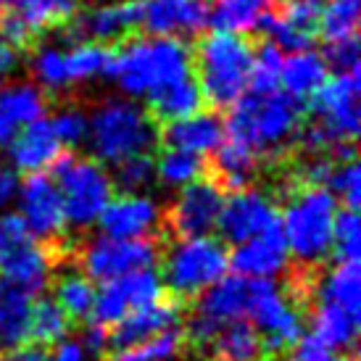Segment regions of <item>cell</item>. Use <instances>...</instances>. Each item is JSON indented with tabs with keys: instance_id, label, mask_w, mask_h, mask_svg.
<instances>
[{
	"instance_id": "52a82bcc",
	"label": "cell",
	"mask_w": 361,
	"mask_h": 361,
	"mask_svg": "<svg viewBox=\"0 0 361 361\" xmlns=\"http://www.w3.org/2000/svg\"><path fill=\"white\" fill-rule=\"evenodd\" d=\"M159 267L164 271L161 285L190 309L195 298L230 269V251L219 238L164 243Z\"/></svg>"
},
{
	"instance_id": "7402d4cb",
	"label": "cell",
	"mask_w": 361,
	"mask_h": 361,
	"mask_svg": "<svg viewBox=\"0 0 361 361\" xmlns=\"http://www.w3.org/2000/svg\"><path fill=\"white\" fill-rule=\"evenodd\" d=\"M48 288L53 290V301L59 303L66 319L71 322L74 330H82L92 317V306L98 298L95 282L90 277H85L74 264H61L51 271Z\"/></svg>"
},
{
	"instance_id": "c3c4849f",
	"label": "cell",
	"mask_w": 361,
	"mask_h": 361,
	"mask_svg": "<svg viewBox=\"0 0 361 361\" xmlns=\"http://www.w3.org/2000/svg\"><path fill=\"white\" fill-rule=\"evenodd\" d=\"M19 192V180L11 169H0V211L6 209Z\"/></svg>"
},
{
	"instance_id": "6da1fadb",
	"label": "cell",
	"mask_w": 361,
	"mask_h": 361,
	"mask_svg": "<svg viewBox=\"0 0 361 361\" xmlns=\"http://www.w3.org/2000/svg\"><path fill=\"white\" fill-rule=\"evenodd\" d=\"M303 103L288 92H245L232 106L224 137L243 142L259 159H277L298 140Z\"/></svg>"
},
{
	"instance_id": "816d5d0a",
	"label": "cell",
	"mask_w": 361,
	"mask_h": 361,
	"mask_svg": "<svg viewBox=\"0 0 361 361\" xmlns=\"http://www.w3.org/2000/svg\"><path fill=\"white\" fill-rule=\"evenodd\" d=\"M8 3H11V0H0V11H6V8H8Z\"/></svg>"
},
{
	"instance_id": "30bf717a",
	"label": "cell",
	"mask_w": 361,
	"mask_h": 361,
	"mask_svg": "<svg viewBox=\"0 0 361 361\" xmlns=\"http://www.w3.org/2000/svg\"><path fill=\"white\" fill-rule=\"evenodd\" d=\"M221 206H224V190L211 177H201L180 188V195L164 211L161 221L164 243L209 238V232H214L219 224Z\"/></svg>"
},
{
	"instance_id": "277c9868",
	"label": "cell",
	"mask_w": 361,
	"mask_h": 361,
	"mask_svg": "<svg viewBox=\"0 0 361 361\" xmlns=\"http://www.w3.org/2000/svg\"><path fill=\"white\" fill-rule=\"evenodd\" d=\"M253 45L245 35L211 32L192 53V71L201 85L203 103L232 109L251 85Z\"/></svg>"
},
{
	"instance_id": "ac0fdd59",
	"label": "cell",
	"mask_w": 361,
	"mask_h": 361,
	"mask_svg": "<svg viewBox=\"0 0 361 361\" xmlns=\"http://www.w3.org/2000/svg\"><path fill=\"white\" fill-rule=\"evenodd\" d=\"M135 27H140V3L137 0H114L82 11L74 19V35L87 42H106L127 37Z\"/></svg>"
},
{
	"instance_id": "1f68e13d",
	"label": "cell",
	"mask_w": 361,
	"mask_h": 361,
	"mask_svg": "<svg viewBox=\"0 0 361 361\" xmlns=\"http://www.w3.org/2000/svg\"><path fill=\"white\" fill-rule=\"evenodd\" d=\"M32 301L35 298L27 293H11L0 298V353L27 345Z\"/></svg>"
},
{
	"instance_id": "e0dca14e",
	"label": "cell",
	"mask_w": 361,
	"mask_h": 361,
	"mask_svg": "<svg viewBox=\"0 0 361 361\" xmlns=\"http://www.w3.org/2000/svg\"><path fill=\"white\" fill-rule=\"evenodd\" d=\"M288 267V240L282 232V219L271 227L251 238V240L235 245L230 253V269L238 277H267L280 274Z\"/></svg>"
},
{
	"instance_id": "3957f363",
	"label": "cell",
	"mask_w": 361,
	"mask_h": 361,
	"mask_svg": "<svg viewBox=\"0 0 361 361\" xmlns=\"http://www.w3.org/2000/svg\"><path fill=\"white\" fill-rule=\"evenodd\" d=\"M87 142L95 161L119 166L121 161L135 156H151L159 142V127L132 98H109L87 116Z\"/></svg>"
},
{
	"instance_id": "44dd1931",
	"label": "cell",
	"mask_w": 361,
	"mask_h": 361,
	"mask_svg": "<svg viewBox=\"0 0 361 361\" xmlns=\"http://www.w3.org/2000/svg\"><path fill=\"white\" fill-rule=\"evenodd\" d=\"M8 156L11 164L24 174H45L63 156V145L53 132L51 119L42 116L11 140Z\"/></svg>"
},
{
	"instance_id": "9a60e30c",
	"label": "cell",
	"mask_w": 361,
	"mask_h": 361,
	"mask_svg": "<svg viewBox=\"0 0 361 361\" xmlns=\"http://www.w3.org/2000/svg\"><path fill=\"white\" fill-rule=\"evenodd\" d=\"M140 27L151 37H195L209 24L206 0H137Z\"/></svg>"
},
{
	"instance_id": "db71d44e",
	"label": "cell",
	"mask_w": 361,
	"mask_h": 361,
	"mask_svg": "<svg viewBox=\"0 0 361 361\" xmlns=\"http://www.w3.org/2000/svg\"><path fill=\"white\" fill-rule=\"evenodd\" d=\"M180 361H190V359H180Z\"/></svg>"
},
{
	"instance_id": "d6a6232c",
	"label": "cell",
	"mask_w": 361,
	"mask_h": 361,
	"mask_svg": "<svg viewBox=\"0 0 361 361\" xmlns=\"http://www.w3.org/2000/svg\"><path fill=\"white\" fill-rule=\"evenodd\" d=\"M11 11L30 30V35H35L71 21L77 0H11Z\"/></svg>"
},
{
	"instance_id": "74e56055",
	"label": "cell",
	"mask_w": 361,
	"mask_h": 361,
	"mask_svg": "<svg viewBox=\"0 0 361 361\" xmlns=\"http://www.w3.org/2000/svg\"><path fill=\"white\" fill-rule=\"evenodd\" d=\"M32 74H35V85L42 92L66 90L69 80H66V69H63V48L42 45L40 51L32 56Z\"/></svg>"
},
{
	"instance_id": "d6986e66",
	"label": "cell",
	"mask_w": 361,
	"mask_h": 361,
	"mask_svg": "<svg viewBox=\"0 0 361 361\" xmlns=\"http://www.w3.org/2000/svg\"><path fill=\"white\" fill-rule=\"evenodd\" d=\"M45 92L35 82H6L0 85V148L30 124L45 116Z\"/></svg>"
},
{
	"instance_id": "8992f818",
	"label": "cell",
	"mask_w": 361,
	"mask_h": 361,
	"mask_svg": "<svg viewBox=\"0 0 361 361\" xmlns=\"http://www.w3.org/2000/svg\"><path fill=\"white\" fill-rule=\"evenodd\" d=\"M359 74H335L311 95L314 116L306 130L298 132L301 145L311 153H327L335 145L356 142L359 137Z\"/></svg>"
},
{
	"instance_id": "2e32d148",
	"label": "cell",
	"mask_w": 361,
	"mask_h": 361,
	"mask_svg": "<svg viewBox=\"0 0 361 361\" xmlns=\"http://www.w3.org/2000/svg\"><path fill=\"white\" fill-rule=\"evenodd\" d=\"M319 11L322 0H288L280 11H271L261 30L282 53L311 51L319 35Z\"/></svg>"
},
{
	"instance_id": "e575fe53",
	"label": "cell",
	"mask_w": 361,
	"mask_h": 361,
	"mask_svg": "<svg viewBox=\"0 0 361 361\" xmlns=\"http://www.w3.org/2000/svg\"><path fill=\"white\" fill-rule=\"evenodd\" d=\"M361 0H324L319 11V35L327 42L356 37Z\"/></svg>"
},
{
	"instance_id": "bcb514c9",
	"label": "cell",
	"mask_w": 361,
	"mask_h": 361,
	"mask_svg": "<svg viewBox=\"0 0 361 361\" xmlns=\"http://www.w3.org/2000/svg\"><path fill=\"white\" fill-rule=\"evenodd\" d=\"M19 66V48H13L3 35H0V82L11 77Z\"/></svg>"
},
{
	"instance_id": "f5cc1de1",
	"label": "cell",
	"mask_w": 361,
	"mask_h": 361,
	"mask_svg": "<svg viewBox=\"0 0 361 361\" xmlns=\"http://www.w3.org/2000/svg\"><path fill=\"white\" fill-rule=\"evenodd\" d=\"M267 361H285V359H267Z\"/></svg>"
},
{
	"instance_id": "cb8c5ba5",
	"label": "cell",
	"mask_w": 361,
	"mask_h": 361,
	"mask_svg": "<svg viewBox=\"0 0 361 361\" xmlns=\"http://www.w3.org/2000/svg\"><path fill=\"white\" fill-rule=\"evenodd\" d=\"M306 322L311 324V332L327 343L335 353H341V356L359 353L356 351L359 317H351L345 309L330 301H314L306 314Z\"/></svg>"
},
{
	"instance_id": "60d3db41",
	"label": "cell",
	"mask_w": 361,
	"mask_h": 361,
	"mask_svg": "<svg viewBox=\"0 0 361 361\" xmlns=\"http://www.w3.org/2000/svg\"><path fill=\"white\" fill-rule=\"evenodd\" d=\"M332 195L341 198V203H345L348 211H356L361 203V177H359V164L348 161V164H335V169L330 174Z\"/></svg>"
},
{
	"instance_id": "d4e9b609",
	"label": "cell",
	"mask_w": 361,
	"mask_h": 361,
	"mask_svg": "<svg viewBox=\"0 0 361 361\" xmlns=\"http://www.w3.org/2000/svg\"><path fill=\"white\" fill-rule=\"evenodd\" d=\"M214 153H216V159H214V174L216 177H211V180L216 182L221 190L238 192L251 188V182L256 180L261 164V159L251 148H245L238 140L224 137V142Z\"/></svg>"
},
{
	"instance_id": "ba28073f",
	"label": "cell",
	"mask_w": 361,
	"mask_h": 361,
	"mask_svg": "<svg viewBox=\"0 0 361 361\" xmlns=\"http://www.w3.org/2000/svg\"><path fill=\"white\" fill-rule=\"evenodd\" d=\"M53 180L63 201L66 224L74 230L92 227L114 198V180L106 166L95 159H80L66 153L53 164Z\"/></svg>"
},
{
	"instance_id": "f1b7e54d",
	"label": "cell",
	"mask_w": 361,
	"mask_h": 361,
	"mask_svg": "<svg viewBox=\"0 0 361 361\" xmlns=\"http://www.w3.org/2000/svg\"><path fill=\"white\" fill-rule=\"evenodd\" d=\"M327 71L330 69H327V63H324V59H322L319 53L314 51L290 53L288 59L282 61L280 85L295 101H303V98H311L327 82Z\"/></svg>"
},
{
	"instance_id": "ffe728a7",
	"label": "cell",
	"mask_w": 361,
	"mask_h": 361,
	"mask_svg": "<svg viewBox=\"0 0 361 361\" xmlns=\"http://www.w3.org/2000/svg\"><path fill=\"white\" fill-rule=\"evenodd\" d=\"M253 293H256V277H221L219 282H214L211 288L195 298L190 309L209 317V319L227 324V322L243 319L248 317L253 303Z\"/></svg>"
},
{
	"instance_id": "681fc988",
	"label": "cell",
	"mask_w": 361,
	"mask_h": 361,
	"mask_svg": "<svg viewBox=\"0 0 361 361\" xmlns=\"http://www.w3.org/2000/svg\"><path fill=\"white\" fill-rule=\"evenodd\" d=\"M48 359H51V361H82L80 341H71V338H66L63 343H59V345H56V351H53Z\"/></svg>"
},
{
	"instance_id": "d590c367",
	"label": "cell",
	"mask_w": 361,
	"mask_h": 361,
	"mask_svg": "<svg viewBox=\"0 0 361 361\" xmlns=\"http://www.w3.org/2000/svg\"><path fill=\"white\" fill-rule=\"evenodd\" d=\"M203 174H206V161L195 153L166 148L161 153V159L156 161V177L166 188H185L190 182L201 180Z\"/></svg>"
},
{
	"instance_id": "83f0119b",
	"label": "cell",
	"mask_w": 361,
	"mask_h": 361,
	"mask_svg": "<svg viewBox=\"0 0 361 361\" xmlns=\"http://www.w3.org/2000/svg\"><path fill=\"white\" fill-rule=\"evenodd\" d=\"M274 0H214L209 6V24L216 32L245 35L264 27Z\"/></svg>"
},
{
	"instance_id": "7bdbcfd3",
	"label": "cell",
	"mask_w": 361,
	"mask_h": 361,
	"mask_svg": "<svg viewBox=\"0 0 361 361\" xmlns=\"http://www.w3.org/2000/svg\"><path fill=\"white\" fill-rule=\"evenodd\" d=\"M322 59L335 74H359V40L348 37V40L327 42V51Z\"/></svg>"
},
{
	"instance_id": "b9f144b4",
	"label": "cell",
	"mask_w": 361,
	"mask_h": 361,
	"mask_svg": "<svg viewBox=\"0 0 361 361\" xmlns=\"http://www.w3.org/2000/svg\"><path fill=\"white\" fill-rule=\"evenodd\" d=\"M51 124L63 148H74L87 140V114L82 109L66 106V109L56 111L51 116Z\"/></svg>"
},
{
	"instance_id": "484cf974",
	"label": "cell",
	"mask_w": 361,
	"mask_h": 361,
	"mask_svg": "<svg viewBox=\"0 0 361 361\" xmlns=\"http://www.w3.org/2000/svg\"><path fill=\"white\" fill-rule=\"evenodd\" d=\"M203 361H267L264 343L251 319L227 322Z\"/></svg>"
},
{
	"instance_id": "8fae6325",
	"label": "cell",
	"mask_w": 361,
	"mask_h": 361,
	"mask_svg": "<svg viewBox=\"0 0 361 361\" xmlns=\"http://www.w3.org/2000/svg\"><path fill=\"white\" fill-rule=\"evenodd\" d=\"M19 216L24 219L27 230L40 245H59L71 248L66 243V214L61 201L59 185L48 174H30L24 185H19Z\"/></svg>"
},
{
	"instance_id": "603a6c76",
	"label": "cell",
	"mask_w": 361,
	"mask_h": 361,
	"mask_svg": "<svg viewBox=\"0 0 361 361\" xmlns=\"http://www.w3.org/2000/svg\"><path fill=\"white\" fill-rule=\"evenodd\" d=\"M161 137L166 142V148L195 153V156L203 159L206 153H214L224 142V121L216 114L198 111V114H192L188 119L166 124V130H164Z\"/></svg>"
},
{
	"instance_id": "f546056e",
	"label": "cell",
	"mask_w": 361,
	"mask_h": 361,
	"mask_svg": "<svg viewBox=\"0 0 361 361\" xmlns=\"http://www.w3.org/2000/svg\"><path fill=\"white\" fill-rule=\"evenodd\" d=\"M71 322L66 319V314L59 303L40 295L32 301V317H30V345H37L42 351L53 353L56 345L63 343L71 335Z\"/></svg>"
},
{
	"instance_id": "5bb4252c",
	"label": "cell",
	"mask_w": 361,
	"mask_h": 361,
	"mask_svg": "<svg viewBox=\"0 0 361 361\" xmlns=\"http://www.w3.org/2000/svg\"><path fill=\"white\" fill-rule=\"evenodd\" d=\"M161 221L164 211L159 209V203L140 192H124L119 198H111L98 216L103 235L116 240L161 238Z\"/></svg>"
},
{
	"instance_id": "7a4b0ae2",
	"label": "cell",
	"mask_w": 361,
	"mask_h": 361,
	"mask_svg": "<svg viewBox=\"0 0 361 361\" xmlns=\"http://www.w3.org/2000/svg\"><path fill=\"white\" fill-rule=\"evenodd\" d=\"M192 71V48L177 37H132L111 59L109 77L127 98H148Z\"/></svg>"
},
{
	"instance_id": "f6af8a7d",
	"label": "cell",
	"mask_w": 361,
	"mask_h": 361,
	"mask_svg": "<svg viewBox=\"0 0 361 361\" xmlns=\"http://www.w3.org/2000/svg\"><path fill=\"white\" fill-rule=\"evenodd\" d=\"M30 240H35V238L30 235L19 214H3L0 216V256H6V253H11L13 248H19Z\"/></svg>"
},
{
	"instance_id": "f35d334b",
	"label": "cell",
	"mask_w": 361,
	"mask_h": 361,
	"mask_svg": "<svg viewBox=\"0 0 361 361\" xmlns=\"http://www.w3.org/2000/svg\"><path fill=\"white\" fill-rule=\"evenodd\" d=\"M332 251L335 261H359L361 245H359V216L356 211L343 209L335 216V227H332Z\"/></svg>"
},
{
	"instance_id": "7c38bea8",
	"label": "cell",
	"mask_w": 361,
	"mask_h": 361,
	"mask_svg": "<svg viewBox=\"0 0 361 361\" xmlns=\"http://www.w3.org/2000/svg\"><path fill=\"white\" fill-rule=\"evenodd\" d=\"M185 311H188V306H185L180 298H174V295L161 285V295L156 298V303L130 311L124 319L116 322L114 327L106 330V353L124 351V348H132V345H137V343L148 341L153 335H159V332L180 327ZM106 353H103V356H106Z\"/></svg>"
},
{
	"instance_id": "f907efd6",
	"label": "cell",
	"mask_w": 361,
	"mask_h": 361,
	"mask_svg": "<svg viewBox=\"0 0 361 361\" xmlns=\"http://www.w3.org/2000/svg\"><path fill=\"white\" fill-rule=\"evenodd\" d=\"M341 361H359V353H353V356H343Z\"/></svg>"
},
{
	"instance_id": "7dc6e473",
	"label": "cell",
	"mask_w": 361,
	"mask_h": 361,
	"mask_svg": "<svg viewBox=\"0 0 361 361\" xmlns=\"http://www.w3.org/2000/svg\"><path fill=\"white\" fill-rule=\"evenodd\" d=\"M51 356L48 351H42L37 345H21V348H13V351L0 353V361H45Z\"/></svg>"
},
{
	"instance_id": "ee69618b",
	"label": "cell",
	"mask_w": 361,
	"mask_h": 361,
	"mask_svg": "<svg viewBox=\"0 0 361 361\" xmlns=\"http://www.w3.org/2000/svg\"><path fill=\"white\" fill-rule=\"evenodd\" d=\"M341 359H343L341 353L332 351L330 345L322 341V338H317L314 332H303L301 341L288 351V359L285 361H341Z\"/></svg>"
},
{
	"instance_id": "4dcf8cb0",
	"label": "cell",
	"mask_w": 361,
	"mask_h": 361,
	"mask_svg": "<svg viewBox=\"0 0 361 361\" xmlns=\"http://www.w3.org/2000/svg\"><path fill=\"white\" fill-rule=\"evenodd\" d=\"M111 59H114V51L109 45H101V42L80 40L71 48H63V69H66L69 87L109 77Z\"/></svg>"
},
{
	"instance_id": "836d02e7",
	"label": "cell",
	"mask_w": 361,
	"mask_h": 361,
	"mask_svg": "<svg viewBox=\"0 0 361 361\" xmlns=\"http://www.w3.org/2000/svg\"><path fill=\"white\" fill-rule=\"evenodd\" d=\"M180 356H188L182 324L180 327L159 332V335H153V338L137 343V345H132V348H124V351H116V353H106L101 361H166V359H180Z\"/></svg>"
},
{
	"instance_id": "4316f807",
	"label": "cell",
	"mask_w": 361,
	"mask_h": 361,
	"mask_svg": "<svg viewBox=\"0 0 361 361\" xmlns=\"http://www.w3.org/2000/svg\"><path fill=\"white\" fill-rule=\"evenodd\" d=\"M145 101H148V109H151L148 114L153 119L171 124V121L188 119L192 114H198L203 109V92L195 74H190L185 80H177L166 85V87L156 90Z\"/></svg>"
},
{
	"instance_id": "5b68a950",
	"label": "cell",
	"mask_w": 361,
	"mask_h": 361,
	"mask_svg": "<svg viewBox=\"0 0 361 361\" xmlns=\"http://www.w3.org/2000/svg\"><path fill=\"white\" fill-rule=\"evenodd\" d=\"M338 216V198L327 188L293 185L280 214L288 251L295 264L324 267L332 253V227Z\"/></svg>"
},
{
	"instance_id": "4fadbf2b",
	"label": "cell",
	"mask_w": 361,
	"mask_h": 361,
	"mask_svg": "<svg viewBox=\"0 0 361 361\" xmlns=\"http://www.w3.org/2000/svg\"><path fill=\"white\" fill-rule=\"evenodd\" d=\"M274 221H280L277 201L271 198L269 192L256 190V188H245V190H238L232 192L230 198H224L216 230L221 232V243L224 245L227 243L230 245H240V243L261 235Z\"/></svg>"
},
{
	"instance_id": "ab89813d",
	"label": "cell",
	"mask_w": 361,
	"mask_h": 361,
	"mask_svg": "<svg viewBox=\"0 0 361 361\" xmlns=\"http://www.w3.org/2000/svg\"><path fill=\"white\" fill-rule=\"evenodd\" d=\"M111 180L124 192H140L156 180V161L151 156H135V159L121 161Z\"/></svg>"
},
{
	"instance_id": "9c48e42d",
	"label": "cell",
	"mask_w": 361,
	"mask_h": 361,
	"mask_svg": "<svg viewBox=\"0 0 361 361\" xmlns=\"http://www.w3.org/2000/svg\"><path fill=\"white\" fill-rule=\"evenodd\" d=\"M164 251L161 238H137V240H116L106 235H95L74 245L71 264L90 277L92 282H111L116 277L140 269H156Z\"/></svg>"
},
{
	"instance_id": "8d00e7d4",
	"label": "cell",
	"mask_w": 361,
	"mask_h": 361,
	"mask_svg": "<svg viewBox=\"0 0 361 361\" xmlns=\"http://www.w3.org/2000/svg\"><path fill=\"white\" fill-rule=\"evenodd\" d=\"M282 61H285V53L277 45H271V42H264L261 48H253L248 92H259V95L277 92V87H280V74H282Z\"/></svg>"
}]
</instances>
